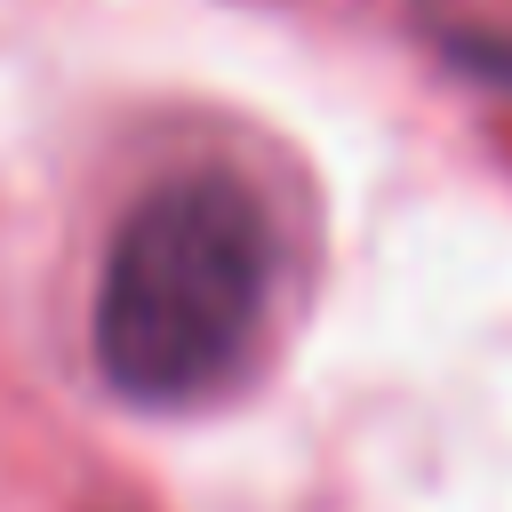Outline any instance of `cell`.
<instances>
[{
  "mask_svg": "<svg viewBox=\"0 0 512 512\" xmlns=\"http://www.w3.org/2000/svg\"><path fill=\"white\" fill-rule=\"evenodd\" d=\"M280 296V224L232 168H176L128 200L104 240L88 352L128 408H200L264 344Z\"/></svg>",
  "mask_w": 512,
  "mask_h": 512,
  "instance_id": "6da1fadb",
  "label": "cell"
},
{
  "mask_svg": "<svg viewBox=\"0 0 512 512\" xmlns=\"http://www.w3.org/2000/svg\"><path fill=\"white\" fill-rule=\"evenodd\" d=\"M416 32L440 48L448 72H464L472 88H496L512 96V24L504 16H464V8H416Z\"/></svg>",
  "mask_w": 512,
  "mask_h": 512,
  "instance_id": "7a4b0ae2",
  "label": "cell"
}]
</instances>
